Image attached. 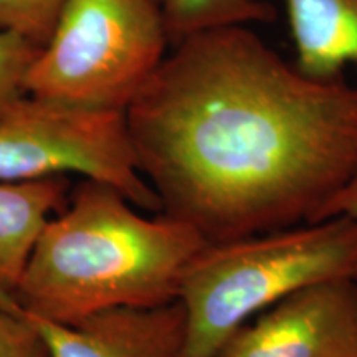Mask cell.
<instances>
[{
    "label": "cell",
    "mask_w": 357,
    "mask_h": 357,
    "mask_svg": "<svg viewBox=\"0 0 357 357\" xmlns=\"http://www.w3.org/2000/svg\"><path fill=\"white\" fill-rule=\"evenodd\" d=\"M0 357H50V351L32 323L0 307Z\"/></svg>",
    "instance_id": "obj_13"
},
{
    "label": "cell",
    "mask_w": 357,
    "mask_h": 357,
    "mask_svg": "<svg viewBox=\"0 0 357 357\" xmlns=\"http://www.w3.org/2000/svg\"><path fill=\"white\" fill-rule=\"evenodd\" d=\"M136 208L113 185L79 181L38 235L15 300L56 323L177 301L185 268L208 242L167 213Z\"/></svg>",
    "instance_id": "obj_2"
},
{
    "label": "cell",
    "mask_w": 357,
    "mask_h": 357,
    "mask_svg": "<svg viewBox=\"0 0 357 357\" xmlns=\"http://www.w3.org/2000/svg\"><path fill=\"white\" fill-rule=\"evenodd\" d=\"M0 307L32 323L50 357H178L184 339L185 314L178 301L155 307H116L77 323L33 314L7 291H0Z\"/></svg>",
    "instance_id": "obj_7"
},
{
    "label": "cell",
    "mask_w": 357,
    "mask_h": 357,
    "mask_svg": "<svg viewBox=\"0 0 357 357\" xmlns=\"http://www.w3.org/2000/svg\"><path fill=\"white\" fill-rule=\"evenodd\" d=\"M38 50V45L0 30V114L25 95L26 73Z\"/></svg>",
    "instance_id": "obj_12"
},
{
    "label": "cell",
    "mask_w": 357,
    "mask_h": 357,
    "mask_svg": "<svg viewBox=\"0 0 357 357\" xmlns=\"http://www.w3.org/2000/svg\"><path fill=\"white\" fill-rule=\"evenodd\" d=\"M68 174L105 182L137 208L160 212L137 167L126 111L79 108L25 93L0 114V181Z\"/></svg>",
    "instance_id": "obj_5"
},
{
    "label": "cell",
    "mask_w": 357,
    "mask_h": 357,
    "mask_svg": "<svg viewBox=\"0 0 357 357\" xmlns=\"http://www.w3.org/2000/svg\"><path fill=\"white\" fill-rule=\"evenodd\" d=\"M68 0H0V30L15 33L40 48Z\"/></svg>",
    "instance_id": "obj_11"
},
{
    "label": "cell",
    "mask_w": 357,
    "mask_h": 357,
    "mask_svg": "<svg viewBox=\"0 0 357 357\" xmlns=\"http://www.w3.org/2000/svg\"><path fill=\"white\" fill-rule=\"evenodd\" d=\"M166 26L169 43L229 25L273 22L276 10L263 0H151Z\"/></svg>",
    "instance_id": "obj_10"
},
{
    "label": "cell",
    "mask_w": 357,
    "mask_h": 357,
    "mask_svg": "<svg viewBox=\"0 0 357 357\" xmlns=\"http://www.w3.org/2000/svg\"><path fill=\"white\" fill-rule=\"evenodd\" d=\"M66 176L29 182L0 181V291L13 294L47 222L70 199Z\"/></svg>",
    "instance_id": "obj_9"
},
{
    "label": "cell",
    "mask_w": 357,
    "mask_h": 357,
    "mask_svg": "<svg viewBox=\"0 0 357 357\" xmlns=\"http://www.w3.org/2000/svg\"><path fill=\"white\" fill-rule=\"evenodd\" d=\"M296 50V66L306 77L334 79L357 63V0H283Z\"/></svg>",
    "instance_id": "obj_8"
},
{
    "label": "cell",
    "mask_w": 357,
    "mask_h": 357,
    "mask_svg": "<svg viewBox=\"0 0 357 357\" xmlns=\"http://www.w3.org/2000/svg\"><path fill=\"white\" fill-rule=\"evenodd\" d=\"M357 276V220L331 217L207 243L185 268L178 357H215L253 316L312 284Z\"/></svg>",
    "instance_id": "obj_3"
},
{
    "label": "cell",
    "mask_w": 357,
    "mask_h": 357,
    "mask_svg": "<svg viewBox=\"0 0 357 357\" xmlns=\"http://www.w3.org/2000/svg\"><path fill=\"white\" fill-rule=\"evenodd\" d=\"M126 123L160 212L208 243L316 222L357 166V88L306 77L247 25L172 45Z\"/></svg>",
    "instance_id": "obj_1"
},
{
    "label": "cell",
    "mask_w": 357,
    "mask_h": 357,
    "mask_svg": "<svg viewBox=\"0 0 357 357\" xmlns=\"http://www.w3.org/2000/svg\"><path fill=\"white\" fill-rule=\"evenodd\" d=\"M215 357H357V280L289 294L236 329Z\"/></svg>",
    "instance_id": "obj_6"
},
{
    "label": "cell",
    "mask_w": 357,
    "mask_h": 357,
    "mask_svg": "<svg viewBox=\"0 0 357 357\" xmlns=\"http://www.w3.org/2000/svg\"><path fill=\"white\" fill-rule=\"evenodd\" d=\"M151 0H68L25 78V93L89 109L126 111L166 56Z\"/></svg>",
    "instance_id": "obj_4"
},
{
    "label": "cell",
    "mask_w": 357,
    "mask_h": 357,
    "mask_svg": "<svg viewBox=\"0 0 357 357\" xmlns=\"http://www.w3.org/2000/svg\"><path fill=\"white\" fill-rule=\"evenodd\" d=\"M331 217H349L357 220V166L346 181V184L324 205L316 222L326 220V218Z\"/></svg>",
    "instance_id": "obj_14"
}]
</instances>
